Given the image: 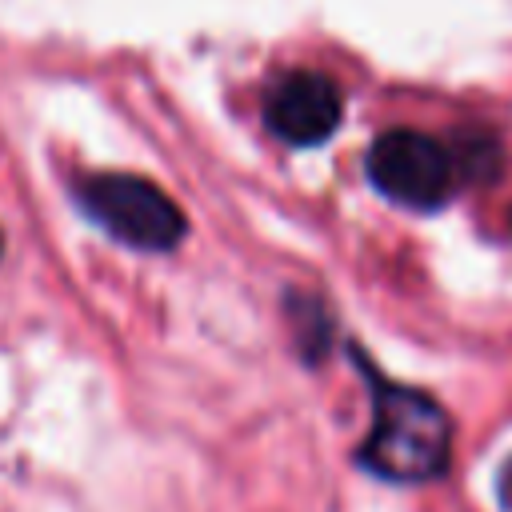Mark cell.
<instances>
[{"mask_svg": "<svg viewBox=\"0 0 512 512\" xmlns=\"http://www.w3.org/2000/svg\"><path fill=\"white\" fill-rule=\"evenodd\" d=\"M368 392H372V428L356 452V460L392 484H428L444 476L452 456V420L448 412L420 388L396 384L380 376L364 356H356Z\"/></svg>", "mask_w": 512, "mask_h": 512, "instance_id": "1", "label": "cell"}, {"mask_svg": "<svg viewBox=\"0 0 512 512\" xmlns=\"http://www.w3.org/2000/svg\"><path fill=\"white\" fill-rule=\"evenodd\" d=\"M76 204L112 240H120L136 252H148V256L172 252L188 236L180 204L164 188H156L152 180L132 176V172L84 176L76 184Z\"/></svg>", "mask_w": 512, "mask_h": 512, "instance_id": "2", "label": "cell"}, {"mask_svg": "<svg viewBox=\"0 0 512 512\" xmlns=\"http://www.w3.org/2000/svg\"><path fill=\"white\" fill-rule=\"evenodd\" d=\"M456 152L416 128H392L368 148V180L404 208H440L456 188Z\"/></svg>", "mask_w": 512, "mask_h": 512, "instance_id": "3", "label": "cell"}, {"mask_svg": "<svg viewBox=\"0 0 512 512\" xmlns=\"http://www.w3.org/2000/svg\"><path fill=\"white\" fill-rule=\"evenodd\" d=\"M344 116V100L340 88L324 76V72H308L296 68L288 76H280L268 96H264V124L276 140L292 144V148H312L324 144Z\"/></svg>", "mask_w": 512, "mask_h": 512, "instance_id": "4", "label": "cell"}, {"mask_svg": "<svg viewBox=\"0 0 512 512\" xmlns=\"http://www.w3.org/2000/svg\"><path fill=\"white\" fill-rule=\"evenodd\" d=\"M284 304H288V324H292L296 348H300L308 360L324 356V348H328V316H324L320 300H316V296L288 292V300H284Z\"/></svg>", "mask_w": 512, "mask_h": 512, "instance_id": "5", "label": "cell"}, {"mask_svg": "<svg viewBox=\"0 0 512 512\" xmlns=\"http://www.w3.org/2000/svg\"><path fill=\"white\" fill-rule=\"evenodd\" d=\"M0 252H4V232H0Z\"/></svg>", "mask_w": 512, "mask_h": 512, "instance_id": "6", "label": "cell"}]
</instances>
